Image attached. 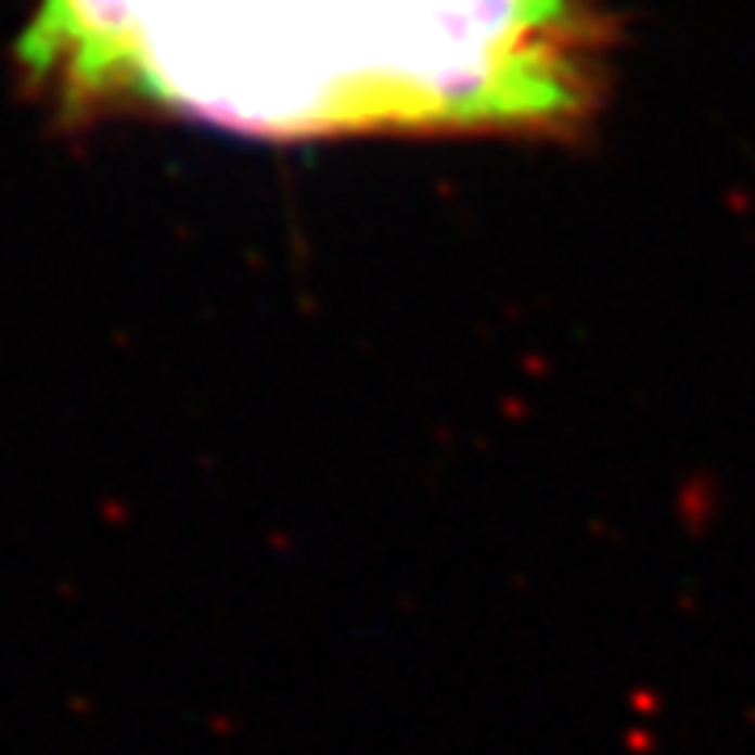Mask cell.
Instances as JSON below:
<instances>
[{
  "instance_id": "cell-1",
  "label": "cell",
  "mask_w": 755,
  "mask_h": 755,
  "mask_svg": "<svg viewBox=\"0 0 755 755\" xmlns=\"http://www.w3.org/2000/svg\"><path fill=\"white\" fill-rule=\"evenodd\" d=\"M597 0H38L17 42L63 114L156 105L260 139L566 135L604 93Z\"/></svg>"
}]
</instances>
